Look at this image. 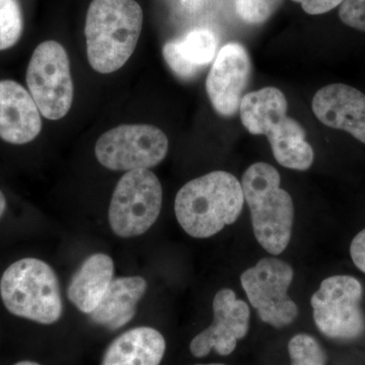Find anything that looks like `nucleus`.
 <instances>
[{
	"label": "nucleus",
	"instance_id": "nucleus-20",
	"mask_svg": "<svg viewBox=\"0 0 365 365\" xmlns=\"http://www.w3.org/2000/svg\"><path fill=\"white\" fill-rule=\"evenodd\" d=\"M292 365H326V353L313 336L297 334L288 343Z\"/></svg>",
	"mask_w": 365,
	"mask_h": 365
},
{
	"label": "nucleus",
	"instance_id": "nucleus-2",
	"mask_svg": "<svg viewBox=\"0 0 365 365\" xmlns=\"http://www.w3.org/2000/svg\"><path fill=\"white\" fill-rule=\"evenodd\" d=\"M287 100L277 88H261L242 98V123L254 135L267 136L276 162L290 170H307L314 163V150L302 125L287 115Z\"/></svg>",
	"mask_w": 365,
	"mask_h": 365
},
{
	"label": "nucleus",
	"instance_id": "nucleus-15",
	"mask_svg": "<svg viewBox=\"0 0 365 365\" xmlns=\"http://www.w3.org/2000/svg\"><path fill=\"white\" fill-rule=\"evenodd\" d=\"M217 42L207 29L190 31L182 39L165 43L163 59L178 78L192 79L215 58Z\"/></svg>",
	"mask_w": 365,
	"mask_h": 365
},
{
	"label": "nucleus",
	"instance_id": "nucleus-22",
	"mask_svg": "<svg viewBox=\"0 0 365 365\" xmlns=\"http://www.w3.org/2000/svg\"><path fill=\"white\" fill-rule=\"evenodd\" d=\"M339 18L346 26L365 32V0H344L340 6Z\"/></svg>",
	"mask_w": 365,
	"mask_h": 365
},
{
	"label": "nucleus",
	"instance_id": "nucleus-8",
	"mask_svg": "<svg viewBox=\"0 0 365 365\" xmlns=\"http://www.w3.org/2000/svg\"><path fill=\"white\" fill-rule=\"evenodd\" d=\"M169 150V139L153 125H120L105 132L96 143L97 160L116 172L150 169L163 162Z\"/></svg>",
	"mask_w": 365,
	"mask_h": 365
},
{
	"label": "nucleus",
	"instance_id": "nucleus-17",
	"mask_svg": "<svg viewBox=\"0 0 365 365\" xmlns=\"http://www.w3.org/2000/svg\"><path fill=\"white\" fill-rule=\"evenodd\" d=\"M165 338L150 327L131 329L107 348L102 365H160L165 355Z\"/></svg>",
	"mask_w": 365,
	"mask_h": 365
},
{
	"label": "nucleus",
	"instance_id": "nucleus-23",
	"mask_svg": "<svg viewBox=\"0 0 365 365\" xmlns=\"http://www.w3.org/2000/svg\"><path fill=\"white\" fill-rule=\"evenodd\" d=\"M302 4V9L312 16H318L332 11L341 6L344 0H292Z\"/></svg>",
	"mask_w": 365,
	"mask_h": 365
},
{
	"label": "nucleus",
	"instance_id": "nucleus-3",
	"mask_svg": "<svg viewBox=\"0 0 365 365\" xmlns=\"http://www.w3.org/2000/svg\"><path fill=\"white\" fill-rule=\"evenodd\" d=\"M143 26L135 0H93L86 20V53L93 71H119L133 54Z\"/></svg>",
	"mask_w": 365,
	"mask_h": 365
},
{
	"label": "nucleus",
	"instance_id": "nucleus-9",
	"mask_svg": "<svg viewBox=\"0 0 365 365\" xmlns=\"http://www.w3.org/2000/svg\"><path fill=\"white\" fill-rule=\"evenodd\" d=\"M361 283L348 275L326 278L312 297L314 321L330 339L353 340L364 330Z\"/></svg>",
	"mask_w": 365,
	"mask_h": 365
},
{
	"label": "nucleus",
	"instance_id": "nucleus-1",
	"mask_svg": "<svg viewBox=\"0 0 365 365\" xmlns=\"http://www.w3.org/2000/svg\"><path fill=\"white\" fill-rule=\"evenodd\" d=\"M244 201L239 180L225 170H215L180 189L175 213L187 234L196 239H207L237 222Z\"/></svg>",
	"mask_w": 365,
	"mask_h": 365
},
{
	"label": "nucleus",
	"instance_id": "nucleus-21",
	"mask_svg": "<svg viewBox=\"0 0 365 365\" xmlns=\"http://www.w3.org/2000/svg\"><path fill=\"white\" fill-rule=\"evenodd\" d=\"M284 0H235V11L245 23L260 25L267 21Z\"/></svg>",
	"mask_w": 365,
	"mask_h": 365
},
{
	"label": "nucleus",
	"instance_id": "nucleus-27",
	"mask_svg": "<svg viewBox=\"0 0 365 365\" xmlns=\"http://www.w3.org/2000/svg\"><path fill=\"white\" fill-rule=\"evenodd\" d=\"M194 365H225L222 364H194Z\"/></svg>",
	"mask_w": 365,
	"mask_h": 365
},
{
	"label": "nucleus",
	"instance_id": "nucleus-6",
	"mask_svg": "<svg viewBox=\"0 0 365 365\" xmlns=\"http://www.w3.org/2000/svg\"><path fill=\"white\" fill-rule=\"evenodd\" d=\"M163 188L148 169L129 170L118 182L109 207L113 232L123 239L145 234L160 216Z\"/></svg>",
	"mask_w": 365,
	"mask_h": 365
},
{
	"label": "nucleus",
	"instance_id": "nucleus-12",
	"mask_svg": "<svg viewBox=\"0 0 365 365\" xmlns=\"http://www.w3.org/2000/svg\"><path fill=\"white\" fill-rule=\"evenodd\" d=\"M251 74V59L246 48L239 43L223 46L206 78L209 100L218 114L230 117L240 111Z\"/></svg>",
	"mask_w": 365,
	"mask_h": 365
},
{
	"label": "nucleus",
	"instance_id": "nucleus-25",
	"mask_svg": "<svg viewBox=\"0 0 365 365\" xmlns=\"http://www.w3.org/2000/svg\"><path fill=\"white\" fill-rule=\"evenodd\" d=\"M6 199L4 197V193L0 191V218L2 217V215L6 212Z\"/></svg>",
	"mask_w": 365,
	"mask_h": 365
},
{
	"label": "nucleus",
	"instance_id": "nucleus-19",
	"mask_svg": "<svg viewBox=\"0 0 365 365\" xmlns=\"http://www.w3.org/2000/svg\"><path fill=\"white\" fill-rule=\"evenodd\" d=\"M23 28V14L18 0H0V51L19 42Z\"/></svg>",
	"mask_w": 365,
	"mask_h": 365
},
{
	"label": "nucleus",
	"instance_id": "nucleus-11",
	"mask_svg": "<svg viewBox=\"0 0 365 365\" xmlns=\"http://www.w3.org/2000/svg\"><path fill=\"white\" fill-rule=\"evenodd\" d=\"M213 322L199 333L190 344L192 355L198 359L215 350L227 356L237 348V341L249 332L250 309L244 300L237 299L234 290L223 288L213 299Z\"/></svg>",
	"mask_w": 365,
	"mask_h": 365
},
{
	"label": "nucleus",
	"instance_id": "nucleus-13",
	"mask_svg": "<svg viewBox=\"0 0 365 365\" xmlns=\"http://www.w3.org/2000/svg\"><path fill=\"white\" fill-rule=\"evenodd\" d=\"M314 116L330 128L348 132L365 143V95L357 88L333 83L317 91L312 103Z\"/></svg>",
	"mask_w": 365,
	"mask_h": 365
},
{
	"label": "nucleus",
	"instance_id": "nucleus-7",
	"mask_svg": "<svg viewBox=\"0 0 365 365\" xmlns=\"http://www.w3.org/2000/svg\"><path fill=\"white\" fill-rule=\"evenodd\" d=\"M31 93L41 114L56 121L66 117L73 102L71 62L63 46L45 41L34 51L26 76Z\"/></svg>",
	"mask_w": 365,
	"mask_h": 365
},
{
	"label": "nucleus",
	"instance_id": "nucleus-16",
	"mask_svg": "<svg viewBox=\"0 0 365 365\" xmlns=\"http://www.w3.org/2000/svg\"><path fill=\"white\" fill-rule=\"evenodd\" d=\"M114 280V262L108 255L93 254L72 276L67 297L81 313L95 311Z\"/></svg>",
	"mask_w": 365,
	"mask_h": 365
},
{
	"label": "nucleus",
	"instance_id": "nucleus-14",
	"mask_svg": "<svg viewBox=\"0 0 365 365\" xmlns=\"http://www.w3.org/2000/svg\"><path fill=\"white\" fill-rule=\"evenodd\" d=\"M41 113L31 93L14 81H0V138L7 143H31L42 130Z\"/></svg>",
	"mask_w": 365,
	"mask_h": 365
},
{
	"label": "nucleus",
	"instance_id": "nucleus-5",
	"mask_svg": "<svg viewBox=\"0 0 365 365\" xmlns=\"http://www.w3.org/2000/svg\"><path fill=\"white\" fill-rule=\"evenodd\" d=\"M0 295L9 313L43 325L62 316V299L54 270L44 261L25 258L14 262L0 281Z\"/></svg>",
	"mask_w": 365,
	"mask_h": 365
},
{
	"label": "nucleus",
	"instance_id": "nucleus-10",
	"mask_svg": "<svg viewBox=\"0 0 365 365\" xmlns=\"http://www.w3.org/2000/svg\"><path fill=\"white\" fill-rule=\"evenodd\" d=\"M294 269L278 258L261 259L241 276L242 287L264 323L283 328L294 323L299 307L288 297Z\"/></svg>",
	"mask_w": 365,
	"mask_h": 365
},
{
	"label": "nucleus",
	"instance_id": "nucleus-24",
	"mask_svg": "<svg viewBox=\"0 0 365 365\" xmlns=\"http://www.w3.org/2000/svg\"><path fill=\"white\" fill-rule=\"evenodd\" d=\"M350 255L355 266L365 273V228L353 239Z\"/></svg>",
	"mask_w": 365,
	"mask_h": 365
},
{
	"label": "nucleus",
	"instance_id": "nucleus-18",
	"mask_svg": "<svg viewBox=\"0 0 365 365\" xmlns=\"http://www.w3.org/2000/svg\"><path fill=\"white\" fill-rule=\"evenodd\" d=\"M148 290V282L140 276L121 277L112 281L91 319L98 325L117 330L128 324L136 314V307Z\"/></svg>",
	"mask_w": 365,
	"mask_h": 365
},
{
	"label": "nucleus",
	"instance_id": "nucleus-4",
	"mask_svg": "<svg viewBox=\"0 0 365 365\" xmlns=\"http://www.w3.org/2000/svg\"><path fill=\"white\" fill-rule=\"evenodd\" d=\"M278 170L266 163L252 165L242 180L255 237L268 253L275 256L287 250L294 220V201L281 188Z\"/></svg>",
	"mask_w": 365,
	"mask_h": 365
},
{
	"label": "nucleus",
	"instance_id": "nucleus-26",
	"mask_svg": "<svg viewBox=\"0 0 365 365\" xmlns=\"http://www.w3.org/2000/svg\"><path fill=\"white\" fill-rule=\"evenodd\" d=\"M14 365H41L39 364H37V362H34V361H21V362H18V364H16Z\"/></svg>",
	"mask_w": 365,
	"mask_h": 365
}]
</instances>
